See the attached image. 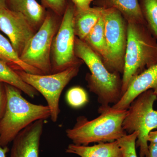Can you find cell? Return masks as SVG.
I'll use <instances>...</instances> for the list:
<instances>
[{"label":"cell","mask_w":157,"mask_h":157,"mask_svg":"<svg viewBox=\"0 0 157 157\" xmlns=\"http://www.w3.org/2000/svg\"><path fill=\"white\" fill-rule=\"evenodd\" d=\"M98 112L100 115L90 121L84 116L78 117L74 126L66 130L67 137L73 144L86 146L112 142L128 135L122 127L128 109L115 110L109 106L99 107Z\"/></svg>","instance_id":"obj_1"},{"label":"cell","mask_w":157,"mask_h":157,"mask_svg":"<svg viewBox=\"0 0 157 157\" xmlns=\"http://www.w3.org/2000/svg\"><path fill=\"white\" fill-rule=\"evenodd\" d=\"M157 63V40L145 24L127 23L122 95L137 75Z\"/></svg>","instance_id":"obj_2"},{"label":"cell","mask_w":157,"mask_h":157,"mask_svg":"<svg viewBox=\"0 0 157 157\" xmlns=\"http://www.w3.org/2000/svg\"><path fill=\"white\" fill-rule=\"evenodd\" d=\"M74 52L76 56L89 69L90 73L86 76L87 86L98 97L100 107H107L117 103L122 96L120 74L109 72L101 57L77 37L75 39Z\"/></svg>","instance_id":"obj_3"},{"label":"cell","mask_w":157,"mask_h":157,"mask_svg":"<svg viewBox=\"0 0 157 157\" xmlns=\"http://www.w3.org/2000/svg\"><path fill=\"white\" fill-rule=\"evenodd\" d=\"M5 85L7 106L0 120V146L3 147L8 146L21 131L31 124L51 116L47 105L31 103L23 97L20 90L11 85Z\"/></svg>","instance_id":"obj_4"},{"label":"cell","mask_w":157,"mask_h":157,"mask_svg":"<svg viewBox=\"0 0 157 157\" xmlns=\"http://www.w3.org/2000/svg\"><path fill=\"white\" fill-rule=\"evenodd\" d=\"M157 100V96L153 90L141 93L130 104L123 123V128L128 135L139 132L136 146L139 148L140 157H147V136L153 130L157 129V110L153 108Z\"/></svg>","instance_id":"obj_5"},{"label":"cell","mask_w":157,"mask_h":157,"mask_svg":"<svg viewBox=\"0 0 157 157\" xmlns=\"http://www.w3.org/2000/svg\"><path fill=\"white\" fill-rule=\"evenodd\" d=\"M102 9L106 44L102 60L110 73L122 74L127 42V22L120 12L113 8Z\"/></svg>","instance_id":"obj_6"},{"label":"cell","mask_w":157,"mask_h":157,"mask_svg":"<svg viewBox=\"0 0 157 157\" xmlns=\"http://www.w3.org/2000/svg\"><path fill=\"white\" fill-rule=\"evenodd\" d=\"M81 65L72 66L61 72L47 75H37L22 70H15L24 81L42 94L50 109V118L56 122L60 113L59 100L63 90L77 76Z\"/></svg>","instance_id":"obj_7"},{"label":"cell","mask_w":157,"mask_h":157,"mask_svg":"<svg viewBox=\"0 0 157 157\" xmlns=\"http://www.w3.org/2000/svg\"><path fill=\"white\" fill-rule=\"evenodd\" d=\"M60 23L57 17L47 13L41 27L26 45L20 58L43 75L52 74L51 51L54 37Z\"/></svg>","instance_id":"obj_8"},{"label":"cell","mask_w":157,"mask_h":157,"mask_svg":"<svg viewBox=\"0 0 157 157\" xmlns=\"http://www.w3.org/2000/svg\"><path fill=\"white\" fill-rule=\"evenodd\" d=\"M75 11L73 3L67 5L58 30L52 40L51 51L52 73L61 72L82 63L74 52Z\"/></svg>","instance_id":"obj_9"},{"label":"cell","mask_w":157,"mask_h":157,"mask_svg":"<svg viewBox=\"0 0 157 157\" xmlns=\"http://www.w3.org/2000/svg\"><path fill=\"white\" fill-rule=\"evenodd\" d=\"M0 30L9 38L19 57L36 32L23 15L8 8L0 10Z\"/></svg>","instance_id":"obj_10"},{"label":"cell","mask_w":157,"mask_h":157,"mask_svg":"<svg viewBox=\"0 0 157 157\" xmlns=\"http://www.w3.org/2000/svg\"><path fill=\"white\" fill-rule=\"evenodd\" d=\"M44 121H36L17 134L12 141L10 157H39Z\"/></svg>","instance_id":"obj_11"},{"label":"cell","mask_w":157,"mask_h":157,"mask_svg":"<svg viewBox=\"0 0 157 157\" xmlns=\"http://www.w3.org/2000/svg\"><path fill=\"white\" fill-rule=\"evenodd\" d=\"M148 90H153L157 96V63L135 77L120 101L111 106V108L128 109L137 96Z\"/></svg>","instance_id":"obj_12"},{"label":"cell","mask_w":157,"mask_h":157,"mask_svg":"<svg viewBox=\"0 0 157 157\" xmlns=\"http://www.w3.org/2000/svg\"><path fill=\"white\" fill-rule=\"evenodd\" d=\"M66 152L80 157H125L117 140L101 142L92 146L70 144Z\"/></svg>","instance_id":"obj_13"},{"label":"cell","mask_w":157,"mask_h":157,"mask_svg":"<svg viewBox=\"0 0 157 157\" xmlns=\"http://www.w3.org/2000/svg\"><path fill=\"white\" fill-rule=\"evenodd\" d=\"M95 7L113 8L119 11L127 23L145 24L138 0H95Z\"/></svg>","instance_id":"obj_14"},{"label":"cell","mask_w":157,"mask_h":157,"mask_svg":"<svg viewBox=\"0 0 157 157\" xmlns=\"http://www.w3.org/2000/svg\"><path fill=\"white\" fill-rule=\"evenodd\" d=\"M10 10L19 12L27 19L37 32L41 27L47 13L45 8L36 0H8Z\"/></svg>","instance_id":"obj_15"},{"label":"cell","mask_w":157,"mask_h":157,"mask_svg":"<svg viewBox=\"0 0 157 157\" xmlns=\"http://www.w3.org/2000/svg\"><path fill=\"white\" fill-rule=\"evenodd\" d=\"M101 14L102 9L95 6L86 9H75L74 30L77 38L84 40L98 22Z\"/></svg>","instance_id":"obj_16"},{"label":"cell","mask_w":157,"mask_h":157,"mask_svg":"<svg viewBox=\"0 0 157 157\" xmlns=\"http://www.w3.org/2000/svg\"><path fill=\"white\" fill-rule=\"evenodd\" d=\"M0 60L5 62L14 70H22L26 73L43 75L42 72L22 61L11 42L0 34Z\"/></svg>","instance_id":"obj_17"},{"label":"cell","mask_w":157,"mask_h":157,"mask_svg":"<svg viewBox=\"0 0 157 157\" xmlns=\"http://www.w3.org/2000/svg\"><path fill=\"white\" fill-rule=\"evenodd\" d=\"M0 82L14 86L32 98L38 95L39 93L33 87L24 81L15 70L1 60H0Z\"/></svg>","instance_id":"obj_18"},{"label":"cell","mask_w":157,"mask_h":157,"mask_svg":"<svg viewBox=\"0 0 157 157\" xmlns=\"http://www.w3.org/2000/svg\"><path fill=\"white\" fill-rule=\"evenodd\" d=\"M83 41L101 57L102 60L104 59L106 54V44L104 20L102 14L98 22Z\"/></svg>","instance_id":"obj_19"},{"label":"cell","mask_w":157,"mask_h":157,"mask_svg":"<svg viewBox=\"0 0 157 157\" xmlns=\"http://www.w3.org/2000/svg\"><path fill=\"white\" fill-rule=\"evenodd\" d=\"M147 27L157 40V0H138Z\"/></svg>","instance_id":"obj_20"},{"label":"cell","mask_w":157,"mask_h":157,"mask_svg":"<svg viewBox=\"0 0 157 157\" xmlns=\"http://www.w3.org/2000/svg\"><path fill=\"white\" fill-rule=\"evenodd\" d=\"M67 101L70 106L73 108L82 107L89 102L87 93L79 86L71 88L67 94Z\"/></svg>","instance_id":"obj_21"},{"label":"cell","mask_w":157,"mask_h":157,"mask_svg":"<svg viewBox=\"0 0 157 157\" xmlns=\"http://www.w3.org/2000/svg\"><path fill=\"white\" fill-rule=\"evenodd\" d=\"M138 135V132H134L117 140L125 157H137L136 142Z\"/></svg>","instance_id":"obj_22"},{"label":"cell","mask_w":157,"mask_h":157,"mask_svg":"<svg viewBox=\"0 0 157 157\" xmlns=\"http://www.w3.org/2000/svg\"><path fill=\"white\" fill-rule=\"evenodd\" d=\"M45 7L51 9L58 16H62L64 13L67 5L66 0H41Z\"/></svg>","instance_id":"obj_23"},{"label":"cell","mask_w":157,"mask_h":157,"mask_svg":"<svg viewBox=\"0 0 157 157\" xmlns=\"http://www.w3.org/2000/svg\"><path fill=\"white\" fill-rule=\"evenodd\" d=\"M7 103V93L5 83L0 82V120L6 111Z\"/></svg>","instance_id":"obj_24"},{"label":"cell","mask_w":157,"mask_h":157,"mask_svg":"<svg viewBox=\"0 0 157 157\" xmlns=\"http://www.w3.org/2000/svg\"><path fill=\"white\" fill-rule=\"evenodd\" d=\"M73 3L75 9H86L90 7V4L94 0H70Z\"/></svg>","instance_id":"obj_25"},{"label":"cell","mask_w":157,"mask_h":157,"mask_svg":"<svg viewBox=\"0 0 157 157\" xmlns=\"http://www.w3.org/2000/svg\"><path fill=\"white\" fill-rule=\"evenodd\" d=\"M147 157H157V143H150L148 145V154Z\"/></svg>","instance_id":"obj_26"},{"label":"cell","mask_w":157,"mask_h":157,"mask_svg":"<svg viewBox=\"0 0 157 157\" xmlns=\"http://www.w3.org/2000/svg\"><path fill=\"white\" fill-rule=\"evenodd\" d=\"M147 140L150 143H157V131H151L150 132L147 136Z\"/></svg>","instance_id":"obj_27"},{"label":"cell","mask_w":157,"mask_h":157,"mask_svg":"<svg viewBox=\"0 0 157 157\" xmlns=\"http://www.w3.org/2000/svg\"><path fill=\"white\" fill-rule=\"evenodd\" d=\"M9 151V148L8 146L3 147L0 146V157H6Z\"/></svg>","instance_id":"obj_28"},{"label":"cell","mask_w":157,"mask_h":157,"mask_svg":"<svg viewBox=\"0 0 157 157\" xmlns=\"http://www.w3.org/2000/svg\"><path fill=\"white\" fill-rule=\"evenodd\" d=\"M7 8V0H0V10Z\"/></svg>","instance_id":"obj_29"}]
</instances>
